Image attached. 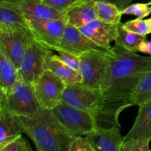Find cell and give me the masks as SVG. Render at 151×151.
<instances>
[{"instance_id":"cell-5","label":"cell","mask_w":151,"mask_h":151,"mask_svg":"<svg viewBox=\"0 0 151 151\" xmlns=\"http://www.w3.org/2000/svg\"><path fill=\"white\" fill-rule=\"evenodd\" d=\"M62 102L93 114L97 117L99 126L104 110V101L100 88L82 83L67 85Z\"/></svg>"},{"instance_id":"cell-31","label":"cell","mask_w":151,"mask_h":151,"mask_svg":"<svg viewBox=\"0 0 151 151\" xmlns=\"http://www.w3.org/2000/svg\"><path fill=\"white\" fill-rule=\"evenodd\" d=\"M94 1H104V2H109L116 5L120 10H123L126 8L128 6L131 4L134 0H92Z\"/></svg>"},{"instance_id":"cell-33","label":"cell","mask_w":151,"mask_h":151,"mask_svg":"<svg viewBox=\"0 0 151 151\" xmlns=\"http://www.w3.org/2000/svg\"><path fill=\"white\" fill-rule=\"evenodd\" d=\"M147 22H148V24L149 26H150V33H151V18H150V19H147Z\"/></svg>"},{"instance_id":"cell-8","label":"cell","mask_w":151,"mask_h":151,"mask_svg":"<svg viewBox=\"0 0 151 151\" xmlns=\"http://www.w3.org/2000/svg\"><path fill=\"white\" fill-rule=\"evenodd\" d=\"M66 86L55 74L45 70L32 88L41 108L53 109L62 102Z\"/></svg>"},{"instance_id":"cell-28","label":"cell","mask_w":151,"mask_h":151,"mask_svg":"<svg viewBox=\"0 0 151 151\" xmlns=\"http://www.w3.org/2000/svg\"><path fill=\"white\" fill-rule=\"evenodd\" d=\"M150 149V142L144 141L141 139L125 140L123 146L121 151H149Z\"/></svg>"},{"instance_id":"cell-11","label":"cell","mask_w":151,"mask_h":151,"mask_svg":"<svg viewBox=\"0 0 151 151\" xmlns=\"http://www.w3.org/2000/svg\"><path fill=\"white\" fill-rule=\"evenodd\" d=\"M86 137H88L95 151H121L125 142V137L121 135L120 125L109 128L98 127Z\"/></svg>"},{"instance_id":"cell-3","label":"cell","mask_w":151,"mask_h":151,"mask_svg":"<svg viewBox=\"0 0 151 151\" xmlns=\"http://www.w3.org/2000/svg\"><path fill=\"white\" fill-rule=\"evenodd\" d=\"M41 109L32 86L21 78L7 94L0 93V110L18 116H29Z\"/></svg>"},{"instance_id":"cell-25","label":"cell","mask_w":151,"mask_h":151,"mask_svg":"<svg viewBox=\"0 0 151 151\" xmlns=\"http://www.w3.org/2000/svg\"><path fill=\"white\" fill-rule=\"evenodd\" d=\"M122 13V15H133L139 19H144L151 13V5L149 2L131 4Z\"/></svg>"},{"instance_id":"cell-30","label":"cell","mask_w":151,"mask_h":151,"mask_svg":"<svg viewBox=\"0 0 151 151\" xmlns=\"http://www.w3.org/2000/svg\"><path fill=\"white\" fill-rule=\"evenodd\" d=\"M79 1L81 0H44L47 5L62 13Z\"/></svg>"},{"instance_id":"cell-18","label":"cell","mask_w":151,"mask_h":151,"mask_svg":"<svg viewBox=\"0 0 151 151\" xmlns=\"http://www.w3.org/2000/svg\"><path fill=\"white\" fill-rule=\"evenodd\" d=\"M19 30H29L28 21L19 12L1 1H0V32Z\"/></svg>"},{"instance_id":"cell-4","label":"cell","mask_w":151,"mask_h":151,"mask_svg":"<svg viewBox=\"0 0 151 151\" xmlns=\"http://www.w3.org/2000/svg\"><path fill=\"white\" fill-rule=\"evenodd\" d=\"M52 110L62 126L75 137L88 135L99 127L93 114L63 102Z\"/></svg>"},{"instance_id":"cell-24","label":"cell","mask_w":151,"mask_h":151,"mask_svg":"<svg viewBox=\"0 0 151 151\" xmlns=\"http://www.w3.org/2000/svg\"><path fill=\"white\" fill-rule=\"evenodd\" d=\"M123 27L126 30L142 36H147L150 34V26L147 19L137 18L134 20L128 21L124 23Z\"/></svg>"},{"instance_id":"cell-2","label":"cell","mask_w":151,"mask_h":151,"mask_svg":"<svg viewBox=\"0 0 151 151\" xmlns=\"http://www.w3.org/2000/svg\"><path fill=\"white\" fill-rule=\"evenodd\" d=\"M24 134L31 139L38 151H69L75 138L58 122L52 109H41L29 116H19Z\"/></svg>"},{"instance_id":"cell-16","label":"cell","mask_w":151,"mask_h":151,"mask_svg":"<svg viewBox=\"0 0 151 151\" xmlns=\"http://www.w3.org/2000/svg\"><path fill=\"white\" fill-rule=\"evenodd\" d=\"M44 68L45 70L50 71L58 77L66 85H73L82 83L81 72L66 64L58 55L54 54L52 50H49L46 55Z\"/></svg>"},{"instance_id":"cell-34","label":"cell","mask_w":151,"mask_h":151,"mask_svg":"<svg viewBox=\"0 0 151 151\" xmlns=\"http://www.w3.org/2000/svg\"><path fill=\"white\" fill-rule=\"evenodd\" d=\"M148 2H149V4H150V5H151V0H150V1H148Z\"/></svg>"},{"instance_id":"cell-6","label":"cell","mask_w":151,"mask_h":151,"mask_svg":"<svg viewBox=\"0 0 151 151\" xmlns=\"http://www.w3.org/2000/svg\"><path fill=\"white\" fill-rule=\"evenodd\" d=\"M109 50H93L80 55V72L83 85L100 88L109 63Z\"/></svg>"},{"instance_id":"cell-32","label":"cell","mask_w":151,"mask_h":151,"mask_svg":"<svg viewBox=\"0 0 151 151\" xmlns=\"http://www.w3.org/2000/svg\"><path fill=\"white\" fill-rule=\"evenodd\" d=\"M138 50L139 52L151 55V41H147V39L144 40L139 46Z\"/></svg>"},{"instance_id":"cell-27","label":"cell","mask_w":151,"mask_h":151,"mask_svg":"<svg viewBox=\"0 0 151 151\" xmlns=\"http://www.w3.org/2000/svg\"><path fill=\"white\" fill-rule=\"evenodd\" d=\"M69 151H95L91 142L86 136H78L72 142L69 147Z\"/></svg>"},{"instance_id":"cell-22","label":"cell","mask_w":151,"mask_h":151,"mask_svg":"<svg viewBox=\"0 0 151 151\" xmlns=\"http://www.w3.org/2000/svg\"><path fill=\"white\" fill-rule=\"evenodd\" d=\"M95 11L97 19L109 24L121 22L122 13L116 5L104 1H95Z\"/></svg>"},{"instance_id":"cell-19","label":"cell","mask_w":151,"mask_h":151,"mask_svg":"<svg viewBox=\"0 0 151 151\" xmlns=\"http://www.w3.org/2000/svg\"><path fill=\"white\" fill-rule=\"evenodd\" d=\"M24 133L19 116L0 110V149Z\"/></svg>"},{"instance_id":"cell-10","label":"cell","mask_w":151,"mask_h":151,"mask_svg":"<svg viewBox=\"0 0 151 151\" xmlns=\"http://www.w3.org/2000/svg\"><path fill=\"white\" fill-rule=\"evenodd\" d=\"M22 14L27 21L63 18V13L47 5L44 0H1Z\"/></svg>"},{"instance_id":"cell-26","label":"cell","mask_w":151,"mask_h":151,"mask_svg":"<svg viewBox=\"0 0 151 151\" xmlns=\"http://www.w3.org/2000/svg\"><path fill=\"white\" fill-rule=\"evenodd\" d=\"M32 149L30 147L28 142L22 137L19 136L17 138L14 139L7 143L5 146L0 149V151H32Z\"/></svg>"},{"instance_id":"cell-23","label":"cell","mask_w":151,"mask_h":151,"mask_svg":"<svg viewBox=\"0 0 151 151\" xmlns=\"http://www.w3.org/2000/svg\"><path fill=\"white\" fill-rule=\"evenodd\" d=\"M151 98V69L142 78L132 94L134 106H139Z\"/></svg>"},{"instance_id":"cell-12","label":"cell","mask_w":151,"mask_h":151,"mask_svg":"<svg viewBox=\"0 0 151 151\" xmlns=\"http://www.w3.org/2000/svg\"><path fill=\"white\" fill-rule=\"evenodd\" d=\"M32 37L29 30L0 32V46L19 69L22 57Z\"/></svg>"},{"instance_id":"cell-20","label":"cell","mask_w":151,"mask_h":151,"mask_svg":"<svg viewBox=\"0 0 151 151\" xmlns=\"http://www.w3.org/2000/svg\"><path fill=\"white\" fill-rule=\"evenodd\" d=\"M19 78V69L0 46V93L7 94Z\"/></svg>"},{"instance_id":"cell-9","label":"cell","mask_w":151,"mask_h":151,"mask_svg":"<svg viewBox=\"0 0 151 151\" xmlns=\"http://www.w3.org/2000/svg\"><path fill=\"white\" fill-rule=\"evenodd\" d=\"M48 51L32 38L22 57L19 67V75L32 86L45 71L44 60Z\"/></svg>"},{"instance_id":"cell-7","label":"cell","mask_w":151,"mask_h":151,"mask_svg":"<svg viewBox=\"0 0 151 151\" xmlns=\"http://www.w3.org/2000/svg\"><path fill=\"white\" fill-rule=\"evenodd\" d=\"M28 22L29 32L38 44L52 51H55L58 48L67 24L64 18L31 20Z\"/></svg>"},{"instance_id":"cell-1","label":"cell","mask_w":151,"mask_h":151,"mask_svg":"<svg viewBox=\"0 0 151 151\" xmlns=\"http://www.w3.org/2000/svg\"><path fill=\"white\" fill-rule=\"evenodd\" d=\"M150 69L151 55H139L116 44L109 49L107 70L100 88L104 110L99 127L119 125V114L134 106L131 100L133 92Z\"/></svg>"},{"instance_id":"cell-21","label":"cell","mask_w":151,"mask_h":151,"mask_svg":"<svg viewBox=\"0 0 151 151\" xmlns=\"http://www.w3.org/2000/svg\"><path fill=\"white\" fill-rule=\"evenodd\" d=\"M147 39L146 36L138 35L134 32H129L124 28L122 22L118 24L115 44L123 47L124 49L132 52H139L138 48L141 42Z\"/></svg>"},{"instance_id":"cell-15","label":"cell","mask_w":151,"mask_h":151,"mask_svg":"<svg viewBox=\"0 0 151 151\" xmlns=\"http://www.w3.org/2000/svg\"><path fill=\"white\" fill-rule=\"evenodd\" d=\"M66 24L79 29L97 19L95 1L81 0L63 13Z\"/></svg>"},{"instance_id":"cell-17","label":"cell","mask_w":151,"mask_h":151,"mask_svg":"<svg viewBox=\"0 0 151 151\" xmlns=\"http://www.w3.org/2000/svg\"><path fill=\"white\" fill-rule=\"evenodd\" d=\"M136 139L151 141V98L139 106V111L132 128L125 140Z\"/></svg>"},{"instance_id":"cell-29","label":"cell","mask_w":151,"mask_h":151,"mask_svg":"<svg viewBox=\"0 0 151 151\" xmlns=\"http://www.w3.org/2000/svg\"><path fill=\"white\" fill-rule=\"evenodd\" d=\"M55 52H57L58 54V57L66 64H67L68 66H69L72 69L80 72V65H81L80 56L72 54V53L69 52L65 51V50H60V49H58Z\"/></svg>"},{"instance_id":"cell-14","label":"cell","mask_w":151,"mask_h":151,"mask_svg":"<svg viewBox=\"0 0 151 151\" xmlns=\"http://www.w3.org/2000/svg\"><path fill=\"white\" fill-rule=\"evenodd\" d=\"M117 24H109L95 19L83 27L80 30L103 48L109 50L111 47V43L114 41L117 34Z\"/></svg>"},{"instance_id":"cell-13","label":"cell","mask_w":151,"mask_h":151,"mask_svg":"<svg viewBox=\"0 0 151 151\" xmlns=\"http://www.w3.org/2000/svg\"><path fill=\"white\" fill-rule=\"evenodd\" d=\"M58 49L78 56L90 50H106L91 41L78 28L69 24H66L60 44L57 50Z\"/></svg>"}]
</instances>
